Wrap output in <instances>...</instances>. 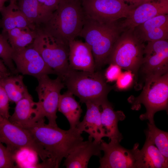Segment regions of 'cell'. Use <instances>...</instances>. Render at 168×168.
Wrapping results in <instances>:
<instances>
[{
    "instance_id": "obj_25",
    "label": "cell",
    "mask_w": 168,
    "mask_h": 168,
    "mask_svg": "<svg viewBox=\"0 0 168 168\" xmlns=\"http://www.w3.org/2000/svg\"><path fill=\"white\" fill-rule=\"evenodd\" d=\"M23 79L21 75L12 74L0 80L10 102L16 104L28 92Z\"/></svg>"
},
{
    "instance_id": "obj_12",
    "label": "cell",
    "mask_w": 168,
    "mask_h": 168,
    "mask_svg": "<svg viewBox=\"0 0 168 168\" xmlns=\"http://www.w3.org/2000/svg\"><path fill=\"white\" fill-rule=\"evenodd\" d=\"M12 59L18 73L31 76L37 79L45 75L55 74L31 44L21 49L13 50Z\"/></svg>"
},
{
    "instance_id": "obj_27",
    "label": "cell",
    "mask_w": 168,
    "mask_h": 168,
    "mask_svg": "<svg viewBox=\"0 0 168 168\" xmlns=\"http://www.w3.org/2000/svg\"><path fill=\"white\" fill-rule=\"evenodd\" d=\"M145 131L146 139L155 145L160 152L168 159V133L158 128L155 124L147 123Z\"/></svg>"
},
{
    "instance_id": "obj_6",
    "label": "cell",
    "mask_w": 168,
    "mask_h": 168,
    "mask_svg": "<svg viewBox=\"0 0 168 168\" xmlns=\"http://www.w3.org/2000/svg\"><path fill=\"white\" fill-rule=\"evenodd\" d=\"M47 65L62 80L70 68L68 62L69 44L56 38L42 28L31 44Z\"/></svg>"
},
{
    "instance_id": "obj_3",
    "label": "cell",
    "mask_w": 168,
    "mask_h": 168,
    "mask_svg": "<svg viewBox=\"0 0 168 168\" xmlns=\"http://www.w3.org/2000/svg\"><path fill=\"white\" fill-rule=\"evenodd\" d=\"M85 16L80 1L60 0L56 9L42 28L54 36L69 44L80 35Z\"/></svg>"
},
{
    "instance_id": "obj_14",
    "label": "cell",
    "mask_w": 168,
    "mask_h": 168,
    "mask_svg": "<svg viewBox=\"0 0 168 168\" xmlns=\"http://www.w3.org/2000/svg\"><path fill=\"white\" fill-rule=\"evenodd\" d=\"M166 14H168V0H151L133 9L128 16L119 23L124 30L134 29L153 17Z\"/></svg>"
},
{
    "instance_id": "obj_15",
    "label": "cell",
    "mask_w": 168,
    "mask_h": 168,
    "mask_svg": "<svg viewBox=\"0 0 168 168\" xmlns=\"http://www.w3.org/2000/svg\"><path fill=\"white\" fill-rule=\"evenodd\" d=\"M86 110L82 121L77 128L82 133L86 132L89 135L88 139H94L96 142L100 143L102 138L107 137L106 131L101 121L100 105L99 103L87 101L85 103Z\"/></svg>"
},
{
    "instance_id": "obj_5",
    "label": "cell",
    "mask_w": 168,
    "mask_h": 168,
    "mask_svg": "<svg viewBox=\"0 0 168 168\" xmlns=\"http://www.w3.org/2000/svg\"><path fill=\"white\" fill-rule=\"evenodd\" d=\"M128 100L133 110L139 109L141 104L145 106L146 112L140 116L141 120H148L150 123L155 124V113L168 109V72L161 75L146 76L145 84L141 93L138 97Z\"/></svg>"
},
{
    "instance_id": "obj_21",
    "label": "cell",
    "mask_w": 168,
    "mask_h": 168,
    "mask_svg": "<svg viewBox=\"0 0 168 168\" xmlns=\"http://www.w3.org/2000/svg\"><path fill=\"white\" fill-rule=\"evenodd\" d=\"M0 12L2 16L1 22L2 33L16 28L29 27L36 30L21 11L16 3H10L4 7Z\"/></svg>"
},
{
    "instance_id": "obj_13",
    "label": "cell",
    "mask_w": 168,
    "mask_h": 168,
    "mask_svg": "<svg viewBox=\"0 0 168 168\" xmlns=\"http://www.w3.org/2000/svg\"><path fill=\"white\" fill-rule=\"evenodd\" d=\"M141 67L146 76L161 75L168 72V40L148 42L144 48Z\"/></svg>"
},
{
    "instance_id": "obj_35",
    "label": "cell",
    "mask_w": 168,
    "mask_h": 168,
    "mask_svg": "<svg viewBox=\"0 0 168 168\" xmlns=\"http://www.w3.org/2000/svg\"><path fill=\"white\" fill-rule=\"evenodd\" d=\"M125 3L127 2L130 4L129 5L132 7L134 9L147 1L151 0H121Z\"/></svg>"
},
{
    "instance_id": "obj_29",
    "label": "cell",
    "mask_w": 168,
    "mask_h": 168,
    "mask_svg": "<svg viewBox=\"0 0 168 168\" xmlns=\"http://www.w3.org/2000/svg\"><path fill=\"white\" fill-rule=\"evenodd\" d=\"M16 154L0 141V168L16 167L15 165Z\"/></svg>"
},
{
    "instance_id": "obj_8",
    "label": "cell",
    "mask_w": 168,
    "mask_h": 168,
    "mask_svg": "<svg viewBox=\"0 0 168 168\" xmlns=\"http://www.w3.org/2000/svg\"><path fill=\"white\" fill-rule=\"evenodd\" d=\"M37 79L38 84L35 89L39 98L37 112L30 123L44 119L46 117L48 120V124L58 126L56 121L57 112L60 92L64 87V84L59 77L52 79L47 75Z\"/></svg>"
},
{
    "instance_id": "obj_9",
    "label": "cell",
    "mask_w": 168,
    "mask_h": 168,
    "mask_svg": "<svg viewBox=\"0 0 168 168\" xmlns=\"http://www.w3.org/2000/svg\"><path fill=\"white\" fill-rule=\"evenodd\" d=\"M0 141L16 152L27 149L34 152L43 161L50 157L48 152L26 129L0 116Z\"/></svg>"
},
{
    "instance_id": "obj_26",
    "label": "cell",
    "mask_w": 168,
    "mask_h": 168,
    "mask_svg": "<svg viewBox=\"0 0 168 168\" xmlns=\"http://www.w3.org/2000/svg\"><path fill=\"white\" fill-rule=\"evenodd\" d=\"M8 40L14 51L21 49L31 44L37 35V29L29 27L16 28L5 33Z\"/></svg>"
},
{
    "instance_id": "obj_30",
    "label": "cell",
    "mask_w": 168,
    "mask_h": 168,
    "mask_svg": "<svg viewBox=\"0 0 168 168\" xmlns=\"http://www.w3.org/2000/svg\"><path fill=\"white\" fill-rule=\"evenodd\" d=\"M9 98L0 84V116L8 119L10 116Z\"/></svg>"
},
{
    "instance_id": "obj_33",
    "label": "cell",
    "mask_w": 168,
    "mask_h": 168,
    "mask_svg": "<svg viewBox=\"0 0 168 168\" xmlns=\"http://www.w3.org/2000/svg\"><path fill=\"white\" fill-rule=\"evenodd\" d=\"M43 10L50 16L57 8L60 0H37Z\"/></svg>"
},
{
    "instance_id": "obj_16",
    "label": "cell",
    "mask_w": 168,
    "mask_h": 168,
    "mask_svg": "<svg viewBox=\"0 0 168 168\" xmlns=\"http://www.w3.org/2000/svg\"><path fill=\"white\" fill-rule=\"evenodd\" d=\"M135 34L142 42L168 39V14L153 17L135 27Z\"/></svg>"
},
{
    "instance_id": "obj_10",
    "label": "cell",
    "mask_w": 168,
    "mask_h": 168,
    "mask_svg": "<svg viewBox=\"0 0 168 168\" xmlns=\"http://www.w3.org/2000/svg\"><path fill=\"white\" fill-rule=\"evenodd\" d=\"M86 17L103 22L126 18L134 8L121 0H82Z\"/></svg>"
},
{
    "instance_id": "obj_28",
    "label": "cell",
    "mask_w": 168,
    "mask_h": 168,
    "mask_svg": "<svg viewBox=\"0 0 168 168\" xmlns=\"http://www.w3.org/2000/svg\"><path fill=\"white\" fill-rule=\"evenodd\" d=\"M13 50L4 34H0V58L13 75L18 73L12 59Z\"/></svg>"
},
{
    "instance_id": "obj_38",
    "label": "cell",
    "mask_w": 168,
    "mask_h": 168,
    "mask_svg": "<svg viewBox=\"0 0 168 168\" xmlns=\"http://www.w3.org/2000/svg\"><path fill=\"white\" fill-rule=\"evenodd\" d=\"M79 0L80 1H82V0Z\"/></svg>"
},
{
    "instance_id": "obj_18",
    "label": "cell",
    "mask_w": 168,
    "mask_h": 168,
    "mask_svg": "<svg viewBox=\"0 0 168 168\" xmlns=\"http://www.w3.org/2000/svg\"><path fill=\"white\" fill-rule=\"evenodd\" d=\"M100 143L88 139L82 141L65 158L63 166L67 168H87L93 156L101 157Z\"/></svg>"
},
{
    "instance_id": "obj_17",
    "label": "cell",
    "mask_w": 168,
    "mask_h": 168,
    "mask_svg": "<svg viewBox=\"0 0 168 168\" xmlns=\"http://www.w3.org/2000/svg\"><path fill=\"white\" fill-rule=\"evenodd\" d=\"M69 48L70 69L89 72L96 71L91 50L85 42L74 39L69 42Z\"/></svg>"
},
{
    "instance_id": "obj_22",
    "label": "cell",
    "mask_w": 168,
    "mask_h": 168,
    "mask_svg": "<svg viewBox=\"0 0 168 168\" xmlns=\"http://www.w3.org/2000/svg\"><path fill=\"white\" fill-rule=\"evenodd\" d=\"M14 111L8 119L23 127L28 125L37 111V102H34L28 92L16 104Z\"/></svg>"
},
{
    "instance_id": "obj_19",
    "label": "cell",
    "mask_w": 168,
    "mask_h": 168,
    "mask_svg": "<svg viewBox=\"0 0 168 168\" xmlns=\"http://www.w3.org/2000/svg\"><path fill=\"white\" fill-rule=\"evenodd\" d=\"M137 168H166L168 159L160 152L157 147L146 140L141 150L138 149L136 156Z\"/></svg>"
},
{
    "instance_id": "obj_24",
    "label": "cell",
    "mask_w": 168,
    "mask_h": 168,
    "mask_svg": "<svg viewBox=\"0 0 168 168\" xmlns=\"http://www.w3.org/2000/svg\"><path fill=\"white\" fill-rule=\"evenodd\" d=\"M17 4L29 22L37 29L43 25L50 16L42 9L37 0H18Z\"/></svg>"
},
{
    "instance_id": "obj_34",
    "label": "cell",
    "mask_w": 168,
    "mask_h": 168,
    "mask_svg": "<svg viewBox=\"0 0 168 168\" xmlns=\"http://www.w3.org/2000/svg\"><path fill=\"white\" fill-rule=\"evenodd\" d=\"M12 74H13L10 71L3 61L0 59V80Z\"/></svg>"
},
{
    "instance_id": "obj_2",
    "label": "cell",
    "mask_w": 168,
    "mask_h": 168,
    "mask_svg": "<svg viewBox=\"0 0 168 168\" xmlns=\"http://www.w3.org/2000/svg\"><path fill=\"white\" fill-rule=\"evenodd\" d=\"M124 31L118 21L103 22L85 16L79 36L91 50L96 70L107 63L114 44Z\"/></svg>"
},
{
    "instance_id": "obj_11",
    "label": "cell",
    "mask_w": 168,
    "mask_h": 168,
    "mask_svg": "<svg viewBox=\"0 0 168 168\" xmlns=\"http://www.w3.org/2000/svg\"><path fill=\"white\" fill-rule=\"evenodd\" d=\"M109 143L102 140L101 151L104 155L100 158V168H136V156L139 144L134 145L133 148L126 149L119 144L120 141L111 139Z\"/></svg>"
},
{
    "instance_id": "obj_32",
    "label": "cell",
    "mask_w": 168,
    "mask_h": 168,
    "mask_svg": "<svg viewBox=\"0 0 168 168\" xmlns=\"http://www.w3.org/2000/svg\"><path fill=\"white\" fill-rule=\"evenodd\" d=\"M121 69L116 64H110L104 75L106 82H111L116 81L122 73Z\"/></svg>"
},
{
    "instance_id": "obj_37",
    "label": "cell",
    "mask_w": 168,
    "mask_h": 168,
    "mask_svg": "<svg viewBox=\"0 0 168 168\" xmlns=\"http://www.w3.org/2000/svg\"><path fill=\"white\" fill-rule=\"evenodd\" d=\"M10 3H16L17 0H9Z\"/></svg>"
},
{
    "instance_id": "obj_31",
    "label": "cell",
    "mask_w": 168,
    "mask_h": 168,
    "mask_svg": "<svg viewBox=\"0 0 168 168\" xmlns=\"http://www.w3.org/2000/svg\"><path fill=\"white\" fill-rule=\"evenodd\" d=\"M134 74L130 71L122 72L116 80L117 87L120 90L127 88L132 84Z\"/></svg>"
},
{
    "instance_id": "obj_20",
    "label": "cell",
    "mask_w": 168,
    "mask_h": 168,
    "mask_svg": "<svg viewBox=\"0 0 168 168\" xmlns=\"http://www.w3.org/2000/svg\"><path fill=\"white\" fill-rule=\"evenodd\" d=\"M100 107L101 123L106 131L107 137L109 140L115 139L120 142L123 137L119 130L118 124L119 121L125 119L124 114L122 111H115L107 100L101 104Z\"/></svg>"
},
{
    "instance_id": "obj_4",
    "label": "cell",
    "mask_w": 168,
    "mask_h": 168,
    "mask_svg": "<svg viewBox=\"0 0 168 168\" xmlns=\"http://www.w3.org/2000/svg\"><path fill=\"white\" fill-rule=\"evenodd\" d=\"M68 91L77 96L82 103L87 101L101 105L107 100L112 87L99 72H89L70 69L62 80Z\"/></svg>"
},
{
    "instance_id": "obj_23",
    "label": "cell",
    "mask_w": 168,
    "mask_h": 168,
    "mask_svg": "<svg viewBox=\"0 0 168 168\" xmlns=\"http://www.w3.org/2000/svg\"><path fill=\"white\" fill-rule=\"evenodd\" d=\"M58 110L67 119L70 125V128L76 127L80 122L82 110L79 103L73 96V95L67 90L61 94L59 99Z\"/></svg>"
},
{
    "instance_id": "obj_7",
    "label": "cell",
    "mask_w": 168,
    "mask_h": 168,
    "mask_svg": "<svg viewBox=\"0 0 168 168\" xmlns=\"http://www.w3.org/2000/svg\"><path fill=\"white\" fill-rule=\"evenodd\" d=\"M145 47L134 29L124 30L114 44L106 63L116 64L136 74L142 63Z\"/></svg>"
},
{
    "instance_id": "obj_1",
    "label": "cell",
    "mask_w": 168,
    "mask_h": 168,
    "mask_svg": "<svg viewBox=\"0 0 168 168\" xmlns=\"http://www.w3.org/2000/svg\"><path fill=\"white\" fill-rule=\"evenodd\" d=\"M44 119L31 123L22 127L27 130L48 152L53 168H58L63 159L83 140L77 128L64 130L46 124Z\"/></svg>"
},
{
    "instance_id": "obj_36",
    "label": "cell",
    "mask_w": 168,
    "mask_h": 168,
    "mask_svg": "<svg viewBox=\"0 0 168 168\" xmlns=\"http://www.w3.org/2000/svg\"><path fill=\"white\" fill-rule=\"evenodd\" d=\"M7 0H0V12L4 7V5Z\"/></svg>"
}]
</instances>
